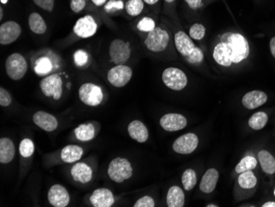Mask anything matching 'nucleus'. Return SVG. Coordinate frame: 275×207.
Masks as SVG:
<instances>
[{
	"label": "nucleus",
	"instance_id": "obj_1",
	"mask_svg": "<svg viewBox=\"0 0 275 207\" xmlns=\"http://www.w3.org/2000/svg\"><path fill=\"white\" fill-rule=\"evenodd\" d=\"M222 42H226L231 50L232 63H240L248 57L250 53L249 44L242 35L238 33H226L222 37Z\"/></svg>",
	"mask_w": 275,
	"mask_h": 207
},
{
	"label": "nucleus",
	"instance_id": "obj_2",
	"mask_svg": "<svg viewBox=\"0 0 275 207\" xmlns=\"http://www.w3.org/2000/svg\"><path fill=\"white\" fill-rule=\"evenodd\" d=\"M110 180L117 183H121L133 175V168L130 163L124 158H115L110 162L107 169Z\"/></svg>",
	"mask_w": 275,
	"mask_h": 207
},
{
	"label": "nucleus",
	"instance_id": "obj_3",
	"mask_svg": "<svg viewBox=\"0 0 275 207\" xmlns=\"http://www.w3.org/2000/svg\"><path fill=\"white\" fill-rule=\"evenodd\" d=\"M5 69L11 79L20 80L27 74L28 63L21 54H12L6 60Z\"/></svg>",
	"mask_w": 275,
	"mask_h": 207
},
{
	"label": "nucleus",
	"instance_id": "obj_4",
	"mask_svg": "<svg viewBox=\"0 0 275 207\" xmlns=\"http://www.w3.org/2000/svg\"><path fill=\"white\" fill-rule=\"evenodd\" d=\"M78 96L83 104L90 107L98 106L103 100L101 87L92 83H83L78 90Z\"/></svg>",
	"mask_w": 275,
	"mask_h": 207
},
{
	"label": "nucleus",
	"instance_id": "obj_5",
	"mask_svg": "<svg viewBox=\"0 0 275 207\" xmlns=\"http://www.w3.org/2000/svg\"><path fill=\"white\" fill-rule=\"evenodd\" d=\"M40 87L46 97H53L55 100H60L62 97L63 81L59 74H51L44 78L41 81Z\"/></svg>",
	"mask_w": 275,
	"mask_h": 207
},
{
	"label": "nucleus",
	"instance_id": "obj_6",
	"mask_svg": "<svg viewBox=\"0 0 275 207\" xmlns=\"http://www.w3.org/2000/svg\"><path fill=\"white\" fill-rule=\"evenodd\" d=\"M163 81L167 87L175 91L184 89L188 82L186 74L174 67H170L163 71Z\"/></svg>",
	"mask_w": 275,
	"mask_h": 207
},
{
	"label": "nucleus",
	"instance_id": "obj_7",
	"mask_svg": "<svg viewBox=\"0 0 275 207\" xmlns=\"http://www.w3.org/2000/svg\"><path fill=\"white\" fill-rule=\"evenodd\" d=\"M169 43V34L161 28H155L150 32L145 40V46L149 51L161 52L167 48Z\"/></svg>",
	"mask_w": 275,
	"mask_h": 207
},
{
	"label": "nucleus",
	"instance_id": "obj_8",
	"mask_svg": "<svg viewBox=\"0 0 275 207\" xmlns=\"http://www.w3.org/2000/svg\"><path fill=\"white\" fill-rule=\"evenodd\" d=\"M133 75L130 67L124 65H118L113 67L108 72L107 79L114 87H122L126 85Z\"/></svg>",
	"mask_w": 275,
	"mask_h": 207
},
{
	"label": "nucleus",
	"instance_id": "obj_9",
	"mask_svg": "<svg viewBox=\"0 0 275 207\" xmlns=\"http://www.w3.org/2000/svg\"><path fill=\"white\" fill-rule=\"evenodd\" d=\"M110 60L115 65H124L130 57V48L128 43L120 39H115L111 42L109 49Z\"/></svg>",
	"mask_w": 275,
	"mask_h": 207
},
{
	"label": "nucleus",
	"instance_id": "obj_10",
	"mask_svg": "<svg viewBox=\"0 0 275 207\" xmlns=\"http://www.w3.org/2000/svg\"><path fill=\"white\" fill-rule=\"evenodd\" d=\"M199 145V139L194 133L185 134L180 136L173 143L172 148L175 152L181 154H189L194 152Z\"/></svg>",
	"mask_w": 275,
	"mask_h": 207
},
{
	"label": "nucleus",
	"instance_id": "obj_11",
	"mask_svg": "<svg viewBox=\"0 0 275 207\" xmlns=\"http://www.w3.org/2000/svg\"><path fill=\"white\" fill-rule=\"evenodd\" d=\"M97 30V24L94 19L90 15L81 18L76 22L74 32L81 38H88L94 36Z\"/></svg>",
	"mask_w": 275,
	"mask_h": 207
},
{
	"label": "nucleus",
	"instance_id": "obj_12",
	"mask_svg": "<svg viewBox=\"0 0 275 207\" xmlns=\"http://www.w3.org/2000/svg\"><path fill=\"white\" fill-rule=\"evenodd\" d=\"M21 27L16 22L9 21L0 26V44L9 45L15 42L21 35Z\"/></svg>",
	"mask_w": 275,
	"mask_h": 207
},
{
	"label": "nucleus",
	"instance_id": "obj_13",
	"mask_svg": "<svg viewBox=\"0 0 275 207\" xmlns=\"http://www.w3.org/2000/svg\"><path fill=\"white\" fill-rule=\"evenodd\" d=\"M48 200L52 206L66 207L69 205L70 196L64 186L55 184L49 189Z\"/></svg>",
	"mask_w": 275,
	"mask_h": 207
},
{
	"label": "nucleus",
	"instance_id": "obj_14",
	"mask_svg": "<svg viewBox=\"0 0 275 207\" xmlns=\"http://www.w3.org/2000/svg\"><path fill=\"white\" fill-rule=\"evenodd\" d=\"M161 127L167 131H178L184 129L187 125L186 118L178 113H168L160 120Z\"/></svg>",
	"mask_w": 275,
	"mask_h": 207
},
{
	"label": "nucleus",
	"instance_id": "obj_15",
	"mask_svg": "<svg viewBox=\"0 0 275 207\" xmlns=\"http://www.w3.org/2000/svg\"><path fill=\"white\" fill-rule=\"evenodd\" d=\"M32 120L37 127L47 132L55 131L57 129L58 125H59V122L55 117L43 111H39L35 113L32 117Z\"/></svg>",
	"mask_w": 275,
	"mask_h": 207
},
{
	"label": "nucleus",
	"instance_id": "obj_16",
	"mask_svg": "<svg viewBox=\"0 0 275 207\" xmlns=\"http://www.w3.org/2000/svg\"><path fill=\"white\" fill-rule=\"evenodd\" d=\"M90 201L94 207H110L115 203V197L109 189L99 188L92 192Z\"/></svg>",
	"mask_w": 275,
	"mask_h": 207
},
{
	"label": "nucleus",
	"instance_id": "obj_17",
	"mask_svg": "<svg viewBox=\"0 0 275 207\" xmlns=\"http://www.w3.org/2000/svg\"><path fill=\"white\" fill-rule=\"evenodd\" d=\"M268 100V96L265 92L254 90L245 94L242 98V104L245 109L253 110L264 105Z\"/></svg>",
	"mask_w": 275,
	"mask_h": 207
},
{
	"label": "nucleus",
	"instance_id": "obj_18",
	"mask_svg": "<svg viewBox=\"0 0 275 207\" xmlns=\"http://www.w3.org/2000/svg\"><path fill=\"white\" fill-rule=\"evenodd\" d=\"M71 175L74 181L86 184L92 180V169L85 163H77L71 168Z\"/></svg>",
	"mask_w": 275,
	"mask_h": 207
},
{
	"label": "nucleus",
	"instance_id": "obj_19",
	"mask_svg": "<svg viewBox=\"0 0 275 207\" xmlns=\"http://www.w3.org/2000/svg\"><path fill=\"white\" fill-rule=\"evenodd\" d=\"M128 135L131 138L140 143H145L149 139V131L142 122L134 120L128 124Z\"/></svg>",
	"mask_w": 275,
	"mask_h": 207
},
{
	"label": "nucleus",
	"instance_id": "obj_20",
	"mask_svg": "<svg viewBox=\"0 0 275 207\" xmlns=\"http://www.w3.org/2000/svg\"><path fill=\"white\" fill-rule=\"evenodd\" d=\"M175 45L177 51H179L182 56L186 57L193 51L195 46L191 37L184 32H178L175 34Z\"/></svg>",
	"mask_w": 275,
	"mask_h": 207
},
{
	"label": "nucleus",
	"instance_id": "obj_21",
	"mask_svg": "<svg viewBox=\"0 0 275 207\" xmlns=\"http://www.w3.org/2000/svg\"><path fill=\"white\" fill-rule=\"evenodd\" d=\"M213 58L216 62L222 66L228 67L232 65L231 50L226 42H220L214 47Z\"/></svg>",
	"mask_w": 275,
	"mask_h": 207
},
{
	"label": "nucleus",
	"instance_id": "obj_22",
	"mask_svg": "<svg viewBox=\"0 0 275 207\" xmlns=\"http://www.w3.org/2000/svg\"><path fill=\"white\" fill-rule=\"evenodd\" d=\"M219 178V173L215 168H209L204 173L200 182V189L202 192L210 193L215 189Z\"/></svg>",
	"mask_w": 275,
	"mask_h": 207
},
{
	"label": "nucleus",
	"instance_id": "obj_23",
	"mask_svg": "<svg viewBox=\"0 0 275 207\" xmlns=\"http://www.w3.org/2000/svg\"><path fill=\"white\" fill-rule=\"evenodd\" d=\"M15 154L16 150L14 142L9 138L0 139V163L10 164L13 161Z\"/></svg>",
	"mask_w": 275,
	"mask_h": 207
},
{
	"label": "nucleus",
	"instance_id": "obj_24",
	"mask_svg": "<svg viewBox=\"0 0 275 207\" xmlns=\"http://www.w3.org/2000/svg\"><path fill=\"white\" fill-rule=\"evenodd\" d=\"M83 150L80 146L75 145H67L61 150V159L64 163L72 164L78 161L82 158Z\"/></svg>",
	"mask_w": 275,
	"mask_h": 207
},
{
	"label": "nucleus",
	"instance_id": "obj_25",
	"mask_svg": "<svg viewBox=\"0 0 275 207\" xmlns=\"http://www.w3.org/2000/svg\"><path fill=\"white\" fill-rule=\"evenodd\" d=\"M167 204L169 207H183L185 205V194L179 186L170 187L167 196Z\"/></svg>",
	"mask_w": 275,
	"mask_h": 207
},
{
	"label": "nucleus",
	"instance_id": "obj_26",
	"mask_svg": "<svg viewBox=\"0 0 275 207\" xmlns=\"http://www.w3.org/2000/svg\"><path fill=\"white\" fill-rule=\"evenodd\" d=\"M258 159L264 173L267 174L275 173V158L267 150H260L258 153Z\"/></svg>",
	"mask_w": 275,
	"mask_h": 207
},
{
	"label": "nucleus",
	"instance_id": "obj_27",
	"mask_svg": "<svg viewBox=\"0 0 275 207\" xmlns=\"http://www.w3.org/2000/svg\"><path fill=\"white\" fill-rule=\"evenodd\" d=\"M28 24L31 31L36 34H44L47 29L46 22L42 19V17L37 13L30 14Z\"/></svg>",
	"mask_w": 275,
	"mask_h": 207
},
{
	"label": "nucleus",
	"instance_id": "obj_28",
	"mask_svg": "<svg viewBox=\"0 0 275 207\" xmlns=\"http://www.w3.org/2000/svg\"><path fill=\"white\" fill-rule=\"evenodd\" d=\"M74 135L78 141H89L94 138L95 128L92 124L79 125L74 130Z\"/></svg>",
	"mask_w": 275,
	"mask_h": 207
},
{
	"label": "nucleus",
	"instance_id": "obj_29",
	"mask_svg": "<svg viewBox=\"0 0 275 207\" xmlns=\"http://www.w3.org/2000/svg\"><path fill=\"white\" fill-rule=\"evenodd\" d=\"M268 121V117L264 112H258L251 116L248 124L250 128L255 131H259L265 127Z\"/></svg>",
	"mask_w": 275,
	"mask_h": 207
},
{
	"label": "nucleus",
	"instance_id": "obj_30",
	"mask_svg": "<svg viewBox=\"0 0 275 207\" xmlns=\"http://www.w3.org/2000/svg\"><path fill=\"white\" fill-rule=\"evenodd\" d=\"M238 183L244 189L254 188L257 184V177L252 171H245L244 173H240Z\"/></svg>",
	"mask_w": 275,
	"mask_h": 207
},
{
	"label": "nucleus",
	"instance_id": "obj_31",
	"mask_svg": "<svg viewBox=\"0 0 275 207\" xmlns=\"http://www.w3.org/2000/svg\"><path fill=\"white\" fill-rule=\"evenodd\" d=\"M35 72L39 75H46L52 70V63L48 57L42 56L36 61Z\"/></svg>",
	"mask_w": 275,
	"mask_h": 207
},
{
	"label": "nucleus",
	"instance_id": "obj_32",
	"mask_svg": "<svg viewBox=\"0 0 275 207\" xmlns=\"http://www.w3.org/2000/svg\"><path fill=\"white\" fill-rule=\"evenodd\" d=\"M181 182L183 184L184 188L186 191H191L197 182V176H196V173L193 169L189 168L186 169L182 174V177H181Z\"/></svg>",
	"mask_w": 275,
	"mask_h": 207
},
{
	"label": "nucleus",
	"instance_id": "obj_33",
	"mask_svg": "<svg viewBox=\"0 0 275 207\" xmlns=\"http://www.w3.org/2000/svg\"><path fill=\"white\" fill-rule=\"evenodd\" d=\"M257 160L252 156H246L241 159L240 163L236 166V173H244L245 171L252 170L256 168Z\"/></svg>",
	"mask_w": 275,
	"mask_h": 207
},
{
	"label": "nucleus",
	"instance_id": "obj_34",
	"mask_svg": "<svg viewBox=\"0 0 275 207\" xmlns=\"http://www.w3.org/2000/svg\"><path fill=\"white\" fill-rule=\"evenodd\" d=\"M145 8L143 0H128L125 5L127 13L130 16H138Z\"/></svg>",
	"mask_w": 275,
	"mask_h": 207
},
{
	"label": "nucleus",
	"instance_id": "obj_35",
	"mask_svg": "<svg viewBox=\"0 0 275 207\" xmlns=\"http://www.w3.org/2000/svg\"><path fill=\"white\" fill-rule=\"evenodd\" d=\"M34 143L30 139H24L20 143L19 152L23 158H29L34 153Z\"/></svg>",
	"mask_w": 275,
	"mask_h": 207
},
{
	"label": "nucleus",
	"instance_id": "obj_36",
	"mask_svg": "<svg viewBox=\"0 0 275 207\" xmlns=\"http://www.w3.org/2000/svg\"><path fill=\"white\" fill-rule=\"evenodd\" d=\"M186 60L189 63L195 65V64H200L204 60V54L203 51L200 50L199 47L195 46V48L193 49V51L191 53L189 54L187 56H186Z\"/></svg>",
	"mask_w": 275,
	"mask_h": 207
},
{
	"label": "nucleus",
	"instance_id": "obj_37",
	"mask_svg": "<svg viewBox=\"0 0 275 207\" xmlns=\"http://www.w3.org/2000/svg\"><path fill=\"white\" fill-rule=\"evenodd\" d=\"M156 27H155V22L154 21V19L147 18V17L141 19L137 25L139 30L141 32H147V33H150Z\"/></svg>",
	"mask_w": 275,
	"mask_h": 207
},
{
	"label": "nucleus",
	"instance_id": "obj_38",
	"mask_svg": "<svg viewBox=\"0 0 275 207\" xmlns=\"http://www.w3.org/2000/svg\"><path fill=\"white\" fill-rule=\"evenodd\" d=\"M205 35V28L202 24H194L190 29V37L193 39L200 40L203 39Z\"/></svg>",
	"mask_w": 275,
	"mask_h": 207
},
{
	"label": "nucleus",
	"instance_id": "obj_39",
	"mask_svg": "<svg viewBox=\"0 0 275 207\" xmlns=\"http://www.w3.org/2000/svg\"><path fill=\"white\" fill-rule=\"evenodd\" d=\"M74 58L76 65L79 67L84 66L88 61V55L83 50H78L76 51Z\"/></svg>",
	"mask_w": 275,
	"mask_h": 207
},
{
	"label": "nucleus",
	"instance_id": "obj_40",
	"mask_svg": "<svg viewBox=\"0 0 275 207\" xmlns=\"http://www.w3.org/2000/svg\"><path fill=\"white\" fill-rule=\"evenodd\" d=\"M12 104V97L10 92L4 87H0V105L9 107Z\"/></svg>",
	"mask_w": 275,
	"mask_h": 207
},
{
	"label": "nucleus",
	"instance_id": "obj_41",
	"mask_svg": "<svg viewBox=\"0 0 275 207\" xmlns=\"http://www.w3.org/2000/svg\"><path fill=\"white\" fill-rule=\"evenodd\" d=\"M134 207H154L155 206V201L149 196H145L140 198L134 203Z\"/></svg>",
	"mask_w": 275,
	"mask_h": 207
},
{
	"label": "nucleus",
	"instance_id": "obj_42",
	"mask_svg": "<svg viewBox=\"0 0 275 207\" xmlns=\"http://www.w3.org/2000/svg\"><path fill=\"white\" fill-rule=\"evenodd\" d=\"M33 2L38 7L42 8L46 11H53L55 0H33Z\"/></svg>",
	"mask_w": 275,
	"mask_h": 207
},
{
	"label": "nucleus",
	"instance_id": "obj_43",
	"mask_svg": "<svg viewBox=\"0 0 275 207\" xmlns=\"http://www.w3.org/2000/svg\"><path fill=\"white\" fill-rule=\"evenodd\" d=\"M124 9V3L121 0H110L105 6L106 12L113 11V10H120Z\"/></svg>",
	"mask_w": 275,
	"mask_h": 207
},
{
	"label": "nucleus",
	"instance_id": "obj_44",
	"mask_svg": "<svg viewBox=\"0 0 275 207\" xmlns=\"http://www.w3.org/2000/svg\"><path fill=\"white\" fill-rule=\"evenodd\" d=\"M86 1L85 0H72L70 3L71 10L74 13H79L85 8Z\"/></svg>",
	"mask_w": 275,
	"mask_h": 207
},
{
	"label": "nucleus",
	"instance_id": "obj_45",
	"mask_svg": "<svg viewBox=\"0 0 275 207\" xmlns=\"http://www.w3.org/2000/svg\"><path fill=\"white\" fill-rule=\"evenodd\" d=\"M185 1L192 10H197L198 8L202 6V0H185Z\"/></svg>",
	"mask_w": 275,
	"mask_h": 207
},
{
	"label": "nucleus",
	"instance_id": "obj_46",
	"mask_svg": "<svg viewBox=\"0 0 275 207\" xmlns=\"http://www.w3.org/2000/svg\"><path fill=\"white\" fill-rule=\"evenodd\" d=\"M270 51L272 55L275 58V37L270 41Z\"/></svg>",
	"mask_w": 275,
	"mask_h": 207
},
{
	"label": "nucleus",
	"instance_id": "obj_47",
	"mask_svg": "<svg viewBox=\"0 0 275 207\" xmlns=\"http://www.w3.org/2000/svg\"><path fill=\"white\" fill-rule=\"evenodd\" d=\"M92 1L96 6H101L106 3V0H92Z\"/></svg>",
	"mask_w": 275,
	"mask_h": 207
},
{
	"label": "nucleus",
	"instance_id": "obj_48",
	"mask_svg": "<svg viewBox=\"0 0 275 207\" xmlns=\"http://www.w3.org/2000/svg\"><path fill=\"white\" fill-rule=\"evenodd\" d=\"M262 207H275L274 201H268V202L264 203Z\"/></svg>",
	"mask_w": 275,
	"mask_h": 207
},
{
	"label": "nucleus",
	"instance_id": "obj_49",
	"mask_svg": "<svg viewBox=\"0 0 275 207\" xmlns=\"http://www.w3.org/2000/svg\"><path fill=\"white\" fill-rule=\"evenodd\" d=\"M143 1L148 4V5H153L159 2V0H143Z\"/></svg>",
	"mask_w": 275,
	"mask_h": 207
},
{
	"label": "nucleus",
	"instance_id": "obj_50",
	"mask_svg": "<svg viewBox=\"0 0 275 207\" xmlns=\"http://www.w3.org/2000/svg\"><path fill=\"white\" fill-rule=\"evenodd\" d=\"M3 16H4V12H3V8H0V20H2Z\"/></svg>",
	"mask_w": 275,
	"mask_h": 207
},
{
	"label": "nucleus",
	"instance_id": "obj_51",
	"mask_svg": "<svg viewBox=\"0 0 275 207\" xmlns=\"http://www.w3.org/2000/svg\"><path fill=\"white\" fill-rule=\"evenodd\" d=\"M165 1L168 3H172L173 1H175V0H165Z\"/></svg>",
	"mask_w": 275,
	"mask_h": 207
},
{
	"label": "nucleus",
	"instance_id": "obj_52",
	"mask_svg": "<svg viewBox=\"0 0 275 207\" xmlns=\"http://www.w3.org/2000/svg\"><path fill=\"white\" fill-rule=\"evenodd\" d=\"M1 2H2V4H6V3L8 2L7 0H1Z\"/></svg>",
	"mask_w": 275,
	"mask_h": 207
},
{
	"label": "nucleus",
	"instance_id": "obj_53",
	"mask_svg": "<svg viewBox=\"0 0 275 207\" xmlns=\"http://www.w3.org/2000/svg\"><path fill=\"white\" fill-rule=\"evenodd\" d=\"M207 206H208V207H216V206H217V205H207Z\"/></svg>",
	"mask_w": 275,
	"mask_h": 207
},
{
	"label": "nucleus",
	"instance_id": "obj_54",
	"mask_svg": "<svg viewBox=\"0 0 275 207\" xmlns=\"http://www.w3.org/2000/svg\"><path fill=\"white\" fill-rule=\"evenodd\" d=\"M273 194H274V196H275V189H274V191H273Z\"/></svg>",
	"mask_w": 275,
	"mask_h": 207
}]
</instances>
